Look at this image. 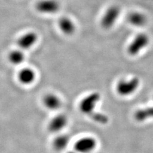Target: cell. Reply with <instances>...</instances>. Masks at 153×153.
Instances as JSON below:
<instances>
[{"label": "cell", "mask_w": 153, "mask_h": 153, "mask_svg": "<svg viewBox=\"0 0 153 153\" xmlns=\"http://www.w3.org/2000/svg\"><path fill=\"white\" fill-rule=\"evenodd\" d=\"M44 107L49 111H54L59 109L62 105L61 98L54 93H47L42 100Z\"/></svg>", "instance_id": "10"}, {"label": "cell", "mask_w": 153, "mask_h": 153, "mask_svg": "<svg viewBox=\"0 0 153 153\" xmlns=\"http://www.w3.org/2000/svg\"><path fill=\"white\" fill-rule=\"evenodd\" d=\"M121 14V8L117 5H112L107 9L101 20V26L105 30L112 28L117 21Z\"/></svg>", "instance_id": "4"}, {"label": "cell", "mask_w": 153, "mask_h": 153, "mask_svg": "<svg viewBox=\"0 0 153 153\" xmlns=\"http://www.w3.org/2000/svg\"><path fill=\"white\" fill-rule=\"evenodd\" d=\"M98 145V142L93 137H85L80 138L74 145V151L78 153H91Z\"/></svg>", "instance_id": "6"}, {"label": "cell", "mask_w": 153, "mask_h": 153, "mask_svg": "<svg viewBox=\"0 0 153 153\" xmlns=\"http://www.w3.org/2000/svg\"><path fill=\"white\" fill-rule=\"evenodd\" d=\"M150 38L146 33L138 34L129 45L128 52L131 56H137L149 44Z\"/></svg>", "instance_id": "3"}, {"label": "cell", "mask_w": 153, "mask_h": 153, "mask_svg": "<svg viewBox=\"0 0 153 153\" xmlns=\"http://www.w3.org/2000/svg\"><path fill=\"white\" fill-rule=\"evenodd\" d=\"M101 100V95L98 92L89 94L81 100L79 107L80 111L89 117L95 112V108Z\"/></svg>", "instance_id": "1"}, {"label": "cell", "mask_w": 153, "mask_h": 153, "mask_svg": "<svg viewBox=\"0 0 153 153\" xmlns=\"http://www.w3.org/2000/svg\"><path fill=\"white\" fill-rule=\"evenodd\" d=\"M25 51L19 48L11 50L7 55V59L10 63L13 66H20L26 60Z\"/></svg>", "instance_id": "11"}, {"label": "cell", "mask_w": 153, "mask_h": 153, "mask_svg": "<svg viewBox=\"0 0 153 153\" xmlns=\"http://www.w3.org/2000/svg\"><path fill=\"white\" fill-rule=\"evenodd\" d=\"M68 153H78V152H76V151H69Z\"/></svg>", "instance_id": "17"}, {"label": "cell", "mask_w": 153, "mask_h": 153, "mask_svg": "<svg viewBox=\"0 0 153 153\" xmlns=\"http://www.w3.org/2000/svg\"><path fill=\"white\" fill-rule=\"evenodd\" d=\"M68 119L64 114H58L51 119L48 124V130L51 133H57L61 131L68 125Z\"/></svg>", "instance_id": "9"}, {"label": "cell", "mask_w": 153, "mask_h": 153, "mask_svg": "<svg viewBox=\"0 0 153 153\" xmlns=\"http://www.w3.org/2000/svg\"><path fill=\"white\" fill-rule=\"evenodd\" d=\"M70 143V137L66 135H59L52 142L54 149L57 151H64Z\"/></svg>", "instance_id": "15"}, {"label": "cell", "mask_w": 153, "mask_h": 153, "mask_svg": "<svg viewBox=\"0 0 153 153\" xmlns=\"http://www.w3.org/2000/svg\"><path fill=\"white\" fill-rule=\"evenodd\" d=\"M134 118L137 122H144L147 120L153 118V105L151 106L147 107L138 109L134 114Z\"/></svg>", "instance_id": "14"}, {"label": "cell", "mask_w": 153, "mask_h": 153, "mask_svg": "<svg viewBox=\"0 0 153 153\" xmlns=\"http://www.w3.org/2000/svg\"><path fill=\"white\" fill-rule=\"evenodd\" d=\"M90 117L91 118L94 122L100 124H103V125L107 124L108 122V117L107 115H105V114L103 113L96 112L93 114H92L91 116H90Z\"/></svg>", "instance_id": "16"}, {"label": "cell", "mask_w": 153, "mask_h": 153, "mask_svg": "<svg viewBox=\"0 0 153 153\" xmlns=\"http://www.w3.org/2000/svg\"><path fill=\"white\" fill-rule=\"evenodd\" d=\"M60 8V3L57 0H39L35 4V9L38 12L46 15L57 13Z\"/></svg>", "instance_id": "7"}, {"label": "cell", "mask_w": 153, "mask_h": 153, "mask_svg": "<svg viewBox=\"0 0 153 153\" xmlns=\"http://www.w3.org/2000/svg\"><path fill=\"white\" fill-rule=\"evenodd\" d=\"M140 84V79L137 77H133L128 80H121L117 84V93L122 97L130 96L138 89Z\"/></svg>", "instance_id": "2"}, {"label": "cell", "mask_w": 153, "mask_h": 153, "mask_svg": "<svg viewBox=\"0 0 153 153\" xmlns=\"http://www.w3.org/2000/svg\"><path fill=\"white\" fill-rule=\"evenodd\" d=\"M38 40L37 33L33 31H29L22 33L19 36L16 41L17 48L24 51L30 50L34 47Z\"/></svg>", "instance_id": "5"}, {"label": "cell", "mask_w": 153, "mask_h": 153, "mask_svg": "<svg viewBox=\"0 0 153 153\" xmlns=\"http://www.w3.org/2000/svg\"><path fill=\"white\" fill-rule=\"evenodd\" d=\"M17 79L19 83L22 85H30L35 82L36 73L31 67H23L19 70L17 74Z\"/></svg>", "instance_id": "8"}, {"label": "cell", "mask_w": 153, "mask_h": 153, "mask_svg": "<svg viewBox=\"0 0 153 153\" xmlns=\"http://www.w3.org/2000/svg\"><path fill=\"white\" fill-rule=\"evenodd\" d=\"M58 26L61 31L66 35H72L76 31L74 22L68 17H63L59 19Z\"/></svg>", "instance_id": "12"}, {"label": "cell", "mask_w": 153, "mask_h": 153, "mask_svg": "<svg viewBox=\"0 0 153 153\" xmlns=\"http://www.w3.org/2000/svg\"><path fill=\"white\" fill-rule=\"evenodd\" d=\"M129 23L135 27H140L144 26L147 22V16L142 12H131L128 17Z\"/></svg>", "instance_id": "13"}]
</instances>
